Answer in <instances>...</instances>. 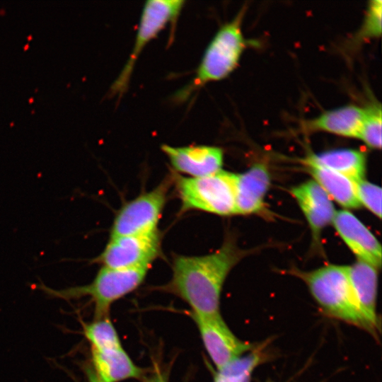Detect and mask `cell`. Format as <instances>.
Masks as SVG:
<instances>
[{
    "label": "cell",
    "mask_w": 382,
    "mask_h": 382,
    "mask_svg": "<svg viewBox=\"0 0 382 382\" xmlns=\"http://www.w3.org/2000/svg\"><path fill=\"white\" fill-rule=\"evenodd\" d=\"M245 253L228 236L215 252L201 256L176 255L172 261V277L161 290L173 294L194 313H220V298L224 282Z\"/></svg>",
    "instance_id": "cell-1"
},
{
    "label": "cell",
    "mask_w": 382,
    "mask_h": 382,
    "mask_svg": "<svg viewBox=\"0 0 382 382\" xmlns=\"http://www.w3.org/2000/svg\"><path fill=\"white\" fill-rule=\"evenodd\" d=\"M327 316L362 329L377 338L378 331L361 313L349 278L347 266L329 265L296 272Z\"/></svg>",
    "instance_id": "cell-2"
},
{
    "label": "cell",
    "mask_w": 382,
    "mask_h": 382,
    "mask_svg": "<svg viewBox=\"0 0 382 382\" xmlns=\"http://www.w3.org/2000/svg\"><path fill=\"white\" fill-rule=\"evenodd\" d=\"M149 267L116 270L101 267L88 284L54 289L40 283L36 287L47 296L66 301L88 296L94 304V319L108 317L112 304L136 289Z\"/></svg>",
    "instance_id": "cell-3"
},
{
    "label": "cell",
    "mask_w": 382,
    "mask_h": 382,
    "mask_svg": "<svg viewBox=\"0 0 382 382\" xmlns=\"http://www.w3.org/2000/svg\"><path fill=\"white\" fill-rule=\"evenodd\" d=\"M181 212L202 211L216 215L236 214L237 174L221 170L200 178L172 174Z\"/></svg>",
    "instance_id": "cell-4"
},
{
    "label": "cell",
    "mask_w": 382,
    "mask_h": 382,
    "mask_svg": "<svg viewBox=\"0 0 382 382\" xmlns=\"http://www.w3.org/2000/svg\"><path fill=\"white\" fill-rule=\"evenodd\" d=\"M243 9L230 22L221 26L207 47L191 84L182 91L186 96L195 88L228 76L236 67L245 42L241 30Z\"/></svg>",
    "instance_id": "cell-5"
},
{
    "label": "cell",
    "mask_w": 382,
    "mask_h": 382,
    "mask_svg": "<svg viewBox=\"0 0 382 382\" xmlns=\"http://www.w3.org/2000/svg\"><path fill=\"white\" fill-rule=\"evenodd\" d=\"M173 184V175H168L152 190L125 203L115 214L110 238L158 231L157 225Z\"/></svg>",
    "instance_id": "cell-6"
},
{
    "label": "cell",
    "mask_w": 382,
    "mask_h": 382,
    "mask_svg": "<svg viewBox=\"0 0 382 382\" xmlns=\"http://www.w3.org/2000/svg\"><path fill=\"white\" fill-rule=\"evenodd\" d=\"M185 4L182 0H151L145 2L133 49L121 72L110 87L112 96H121L127 88L135 64L146 45L175 21Z\"/></svg>",
    "instance_id": "cell-7"
},
{
    "label": "cell",
    "mask_w": 382,
    "mask_h": 382,
    "mask_svg": "<svg viewBox=\"0 0 382 382\" xmlns=\"http://www.w3.org/2000/svg\"><path fill=\"white\" fill-rule=\"evenodd\" d=\"M161 253V236L156 231L146 234L110 238L101 253L90 262L116 270L150 267Z\"/></svg>",
    "instance_id": "cell-8"
},
{
    "label": "cell",
    "mask_w": 382,
    "mask_h": 382,
    "mask_svg": "<svg viewBox=\"0 0 382 382\" xmlns=\"http://www.w3.org/2000/svg\"><path fill=\"white\" fill-rule=\"evenodd\" d=\"M204 346L212 362L220 370L233 360L252 351L255 346L237 337L221 314L201 315L190 312Z\"/></svg>",
    "instance_id": "cell-9"
},
{
    "label": "cell",
    "mask_w": 382,
    "mask_h": 382,
    "mask_svg": "<svg viewBox=\"0 0 382 382\" xmlns=\"http://www.w3.org/2000/svg\"><path fill=\"white\" fill-rule=\"evenodd\" d=\"M175 170L192 178L205 177L220 171L224 162L222 149L207 145L161 146Z\"/></svg>",
    "instance_id": "cell-10"
},
{
    "label": "cell",
    "mask_w": 382,
    "mask_h": 382,
    "mask_svg": "<svg viewBox=\"0 0 382 382\" xmlns=\"http://www.w3.org/2000/svg\"><path fill=\"white\" fill-rule=\"evenodd\" d=\"M342 239L359 260L379 268L381 246L378 239L353 214L347 210L335 212L332 221Z\"/></svg>",
    "instance_id": "cell-11"
},
{
    "label": "cell",
    "mask_w": 382,
    "mask_h": 382,
    "mask_svg": "<svg viewBox=\"0 0 382 382\" xmlns=\"http://www.w3.org/2000/svg\"><path fill=\"white\" fill-rule=\"evenodd\" d=\"M316 239L322 230L331 224L335 210L331 199L315 181L303 183L291 190Z\"/></svg>",
    "instance_id": "cell-12"
},
{
    "label": "cell",
    "mask_w": 382,
    "mask_h": 382,
    "mask_svg": "<svg viewBox=\"0 0 382 382\" xmlns=\"http://www.w3.org/2000/svg\"><path fill=\"white\" fill-rule=\"evenodd\" d=\"M270 182L269 171L263 163H256L245 173L237 174L236 214H250L262 210Z\"/></svg>",
    "instance_id": "cell-13"
},
{
    "label": "cell",
    "mask_w": 382,
    "mask_h": 382,
    "mask_svg": "<svg viewBox=\"0 0 382 382\" xmlns=\"http://www.w3.org/2000/svg\"><path fill=\"white\" fill-rule=\"evenodd\" d=\"M347 270L359 308L368 322L378 331L379 322L376 312L377 268L358 260L347 266Z\"/></svg>",
    "instance_id": "cell-14"
},
{
    "label": "cell",
    "mask_w": 382,
    "mask_h": 382,
    "mask_svg": "<svg viewBox=\"0 0 382 382\" xmlns=\"http://www.w3.org/2000/svg\"><path fill=\"white\" fill-rule=\"evenodd\" d=\"M93 370L103 382H120L127 379H143L145 371L136 365L122 347L109 349L91 348Z\"/></svg>",
    "instance_id": "cell-15"
},
{
    "label": "cell",
    "mask_w": 382,
    "mask_h": 382,
    "mask_svg": "<svg viewBox=\"0 0 382 382\" xmlns=\"http://www.w3.org/2000/svg\"><path fill=\"white\" fill-rule=\"evenodd\" d=\"M366 108L350 105L326 111L306 124V129L358 138Z\"/></svg>",
    "instance_id": "cell-16"
},
{
    "label": "cell",
    "mask_w": 382,
    "mask_h": 382,
    "mask_svg": "<svg viewBox=\"0 0 382 382\" xmlns=\"http://www.w3.org/2000/svg\"><path fill=\"white\" fill-rule=\"evenodd\" d=\"M304 162L314 180L330 199L345 208L356 209L361 207L357 196V182L306 160Z\"/></svg>",
    "instance_id": "cell-17"
},
{
    "label": "cell",
    "mask_w": 382,
    "mask_h": 382,
    "mask_svg": "<svg viewBox=\"0 0 382 382\" xmlns=\"http://www.w3.org/2000/svg\"><path fill=\"white\" fill-rule=\"evenodd\" d=\"M305 160L342 174L355 182L363 180L366 172V155L356 149H340L313 154Z\"/></svg>",
    "instance_id": "cell-18"
},
{
    "label": "cell",
    "mask_w": 382,
    "mask_h": 382,
    "mask_svg": "<svg viewBox=\"0 0 382 382\" xmlns=\"http://www.w3.org/2000/svg\"><path fill=\"white\" fill-rule=\"evenodd\" d=\"M83 333L92 349L103 350L122 347L117 332L108 317L83 323Z\"/></svg>",
    "instance_id": "cell-19"
},
{
    "label": "cell",
    "mask_w": 382,
    "mask_h": 382,
    "mask_svg": "<svg viewBox=\"0 0 382 382\" xmlns=\"http://www.w3.org/2000/svg\"><path fill=\"white\" fill-rule=\"evenodd\" d=\"M264 355L257 349L233 360L220 370L214 378L219 382H250L254 369L263 361Z\"/></svg>",
    "instance_id": "cell-20"
},
{
    "label": "cell",
    "mask_w": 382,
    "mask_h": 382,
    "mask_svg": "<svg viewBox=\"0 0 382 382\" xmlns=\"http://www.w3.org/2000/svg\"><path fill=\"white\" fill-rule=\"evenodd\" d=\"M381 106L374 104L366 108V114L358 139L374 149L381 147Z\"/></svg>",
    "instance_id": "cell-21"
},
{
    "label": "cell",
    "mask_w": 382,
    "mask_h": 382,
    "mask_svg": "<svg viewBox=\"0 0 382 382\" xmlns=\"http://www.w3.org/2000/svg\"><path fill=\"white\" fill-rule=\"evenodd\" d=\"M359 201L379 219L381 216V188L364 179L357 182Z\"/></svg>",
    "instance_id": "cell-22"
},
{
    "label": "cell",
    "mask_w": 382,
    "mask_h": 382,
    "mask_svg": "<svg viewBox=\"0 0 382 382\" xmlns=\"http://www.w3.org/2000/svg\"><path fill=\"white\" fill-rule=\"evenodd\" d=\"M382 1H371L367 10L365 21L361 30L364 37H376L381 33Z\"/></svg>",
    "instance_id": "cell-23"
},
{
    "label": "cell",
    "mask_w": 382,
    "mask_h": 382,
    "mask_svg": "<svg viewBox=\"0 0 382 382\" xmlns=\"http://www.w3.org/2000/svg\"><path fill=\"white\" fill-rule=\"evenodd\" d=\"M144 382H168L167 374L161 370L156 369L149 376H144Z\"/></svg>",
    "instance_id": "cell-24"
},
{
    "label": "cell",
    "mask_w": 382,
    "mask_h": 382,
    "mask_svg": "<svg viewBox=\"0 0 382 382\" xmlns=\"http://www.w3.org/2000/svg\"><path fill=\"white\" fill-rule=\"evenodd\" d=\"M85 374L87 377L88 382H103L96 374L91 365L88 364L84 367Z\"/></svg>",
    "instance_id": "cell-25"
},
{
    "label": "cell",
    "mask_w": 382,
    "mask_h": 382,
    "mask_svg": "<svg viewBox=\"0 0 382 382\" xmlns=\"http://www.w3.org/2000/svg\"><path fill=\"white\" fill-rule=\"evenodd\" d=\"M214 382H219V381L218 380H216V379L214 378Z\"/></svg>",
    "instance_id": "cell-26"
},
{
    "label": "cell",
    "mask_w": 382,
    "mask_h": 382,
    "mask_svg": "<svg viewBox=\"0 0 382 382\" xmlns=\"http://www.w3.org/2000/svg\"><path fill=\"white\" fill-rule=\"evenodd\" d=\"M267 382H274V381H267Z\"/></svg>",
    "instance_id": "cell-27"
}]
</instances>
